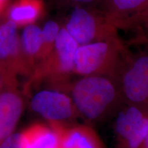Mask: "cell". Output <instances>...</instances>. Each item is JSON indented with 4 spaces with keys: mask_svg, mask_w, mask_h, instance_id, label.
Masks as SVG:
<instances>
[{
    "mask_svg": "<svg viewBox=\"0 0 148 148\" xmlns=\"http://www.w3.org/2000/svg\"><path fill=\"white\" fill-rule=\"evenodd\" d=\"M64 92L71 97L79 117L90 123L105 121L125 105L115 80L105 75H85L71 80Z\"/></svg>",
    "mask_w": 148,
    "mask_h": 148,
    "instance_id": "1",
    "label": "cell"
},
{
    "mask_svg": "<svg viewBox=\"0 0 148 148\" xmlns=\"http://www.w3.org/2000/svg\"><path fill=\"white\" fill-rule=\"evenodd\" d=\"M127 49L119 38L79 45L73 58V73L114 78Z\"/></svg>",
    "mask_w": 148,
    "mask_h": 148,
    "instance_id": "2",
    "label": "cell"
},
{
    "mask_svg": "<svg viewBox=\"0 0 148 148\" xmlns=\"http://www.w3.org/2000/svg\"><path fill=\"white\" fill-rule=\"evenodd\" d=\"M114 79L125 104L148 113V51L127 50Z\"/></svg>",
    "mask_w": 148,
    "mask_h": 148,
    "instance_id": "3",
    "label": "cell"
},
{
    "mask_svg": "<svg viewBox=\"0 0 148 148\" xmlns=\"http://www.w3.org/2000/svg\"><path fill=\"white\" fill-rule=\"evenodd\" d=\"M64 27L79 45L118 38L117 29L91 6L74 7Z\"/></svg>",
    "mask_w": 148,
    "mask_h": 148,
    "instance_id": "4",
    "label": "cell"
},
{
    "mask_svg": "<svg viewBox=\"0 0 148 148\" xmlns=\"http://www.w3.org/2000/svg\"><path fill=\"white\" fill-rule=\"evenodd\" d=\"M30 106L49 123H69L79 117L71 97L54 88L36 92L31 99Z\"/></svg>",
    "mask_w": 148,
    "mask_h": 148,
    "instance_id": "5",
    "label": "cell"
},
{
    "mask_svg": "<svg viewBox=\"0 0 148 148\" xmlns=\"http://www.w3.org/2000/svg\"><path fill=\"white\" fill-rule=\"evenodd\" d=\"M114 132L116 148H139L148 131V113L125 104L116 114Z\"/></svg>",
    "mask_w": 148,
    "mask_h": 148,
    "instance_id": "6",
    "label": "cell"
},
{
    "mask_svg": "<svg viewBox=\"0 0 148 148\" xmlns=\"http://www.w3.org/2000/svg\"><path fill=\"white\" fill-rule=\"evenodd\" d=\"M100 11L116 29H134L148 23V0H99Z\"/></svg>",
    "mask_w": 148,
    "mask_h": 148,
    "instance_id": "7",
    "label": "cell"
},
{
    "mask_svg": "<svg viewBox=\"0 0 148 148\" xmlns=\"http://www.w3.org/2000/svg\"><path fill=\"white\" fill-rule=\"evenodd\" d=\"M17 28L15 24L5 18L0 23V68L16 79L18 75L29 76Z\"/></svg>",
    "mask_w": 148,
    "mask_h": 148,
    "instance_id": "8",
    "label": "cell"
},
{
    "mask_svg": "<svg viewBox=\"0 0 148 148\" xmlns=\"http://www.w3.org/2000/svg\"><path fill=\"white\" fill-rule=\"evenodd\" d=\"M58 134L60 148H106L100 136L89 124L49 123Z\"/></svg>",
    "mask_w": 148,
    "mask_h": 148,
    "instance_id": "9",
    "label": "cell"
},
{
    "mask_svg": "<svg viewBox=\"0 0 148 148\" xmlns=\"http://www.w3.org/2000/svg\"><path fill=\"white\" fill-rule=\"evenodd\" d=\"M24 102L17 87L0 92V144L12 134L21 117Z\"/></svg>",
    "mask_w": 148,
    "mask_h": 148,
    "instance_id": "10",
    "label": "cell"
},
{
    "mask_svg": "<svg viewBox=\"0 0 148 148\" xmlns=\"http://www.w3.org/2000/svg\"><path fill=\"white\" fill-rule=\"evenodd\" d=\"M20 43L29 73V78L40 62L42 47V29L35 24L25 26L20 36Z\"/></svg>",
    "mask_w": 148,
    "mask_h": 148,
    "instance_id": "11",
    "label": "cell"
},
{
    "mask_svg": "<svg viewBox=\"0 0 148 148\" xmlns=\"http://www.w3.org/2000/svg\"><path fill=\"white\" fill-rule=\"evenodd\" d=\"M44 10L42 0H16L5 10L4 17L18 27H25L34 24L42 16Z\"/></svg>",
    "mask_w": 148,
    "mask_h": 148,
    "instance_id": "12",
    "label": "cell"
},
{
    "mask_svg": "<svg viewBox=\"0 0 148 148\" xmlns=\"http://www.w3.org/2000/svg\"><path fill=\"white\" fill-rule=\"evenodd\" d=\"M21 132L27 148H60L58 134L49 125L34 123Z\"/></svg>",
    "mask_w": 148,
    "mask_h": 148,
    "instance_id": "13",
    "label": "cell"
},
{
    "mask_svg": "<svg viewBox=\"0 0 148 148\" xmlns=\"http://www.w3.org/2000/svg\"><path fill=\"white\" fill-rule=\"evenodd\" d=\"M60 28L59 24L53 20H49L43 25V27L42 28V47L41 56L38 65L44 62L52 52L54 48L56 40Z\"/></svg>",
    "mask_w": 148,
    "mask_h": 148,
    "instance_id": "14",
    "label": "cell"
},
{
    "mask_svg": "<svg viewBox=\"0 0 148 148\" xmlns=\"http://www.w3.org/2000/svg\"><path fill=\"white\" fill-rule=\"evenodd\" d=\"M0 148H27L22 132L11 134L0 144Z\"/></svg>",
    "mask_w": 148,
    "mask_h": 148,
    "instance_id": "15",
    "label": "cell"
},
{
    "mask_svg": "<svg viewBox=\"0 0 148 148\" xmlns=\"http://www.w3.org/2000/svg\"><path fill=\"white\" fill-rule=\"evenodd\" d=\"M59 1L66 5L71 6H91L98 3L99 0H59Z\"/></svg>",
    "mask_w": 148,
    "mask_h": 148,
    "instance_id": "16",
    "label": "cell"
},
{
    "mask_svg": "<svg viewBox=\"0 0 148 148\" xmlns=\"http://www.w3.org/2000/svg\"><path fill=\"white\" fill-rule=\"evenodd\" d=\"M10 0H0V15L4 14Z\"/></svg>",
    "mask_w": 148,
    "mask_h": 148,
    "instance_id": "17",
    "label": "cell"
},
{
    "mask_svg": "<svg viewBox=\"0 0 148 148\" xmlns=\"http://www.w3.org/2000/svg\"><path fill=\"white\" fill-rule=\"evenodd\" d=\"M139 148H148V131L145 138H144L143 143L140 145Z\"/></svg>",
    "mask_w": 148,
    "mask_h": 148,
    "instance_id": "18",
    "label": "cell"
},
{
    "mask_svg": "<svg viewBox=\"0 0 148 148\" xmlns=\"http://www.w3.org/2000/svg\"><path fill=\"white\" fill-rule=\"evenodd\" d=\"M141 40L148 45V31L144 32L141 35Z\"/></svg>",
    "mask_w": 148,
    "mask_h": 148,
    "instance_id": "19",
    "label": "cell"
},
{
    "mask_svg": "<svg viewBox=\"0 0 148 148\" xmlns=\"http://www.w3.org/2000/svg\"><path fill=\"white\" fill-rule=\"evenodd\" d=\"M5 17H4V14H1V15H0V23H1V22L3 21V19H4Z\"/></svg>",
    "mask_w": 148,
    "mask_h": 148,
    "instance_id": "20",
    "label": "cell"
},
{
    "mask_svg": "<svg viewBox=\"0 0 148 148\" xmlns=\"http://www.w3.org/2000/svg\"><path fill=\"white\" fill-rule=\"evenodd\" d=\"M144 29H145V30H144L143 32H147V31H148V24H147V25H146V26H145V27H144Z\"/></svg>",
    "mask_w": 148,
    "mask_h": 148,
    "instance_id": "21",
    "label": "cell"
},
{
    "mask_svg": "<svg viewBox=\"0 0 148 148\" xmlns=\"http://www.w3.org/2000/svg\"><path fill=\"white\" fill-rule=\"evenodd\" d=\"M147 47H148V45H147Z\"/></svg>",
    "mask_w": 148,
    "mask_h": 148,
    "instance_id": "22",
    "label": "cell"
}]
</instances>
